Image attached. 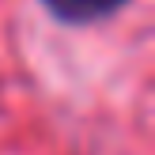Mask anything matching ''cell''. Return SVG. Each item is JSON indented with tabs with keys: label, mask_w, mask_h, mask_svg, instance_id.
<instances>
[{
	"label": "cell",
	"mask_w": 155,
	"mask_h": 155,
	"mask_svg": "<svg viewBox=\"0 0 155 155\" xmlns=\"http://www.w3.org/2000/svg\"><path fill=\"white\" fill-rule=\"evenodd\" d=\"M42 8L68 27H87V23L114 19L121 8H129V0H42Z\"/></svg>",
	"instance_id": "obj_1"
}]
</instances>
